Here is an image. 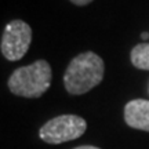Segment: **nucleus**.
Segmentation results:
<instances>
[{"label":"nucleus","instance_id":"nucleus-1","mask_svg":"<svg viewBox=\"0 0 149 149\" xmlns=\"http://www.w3.org/2000/svg\"><path fill=\"white\" fill-rule=\"evenodd\" d=\"M105 65L100 55L93 51H86L76 55L64 74V84L72 95L84 94L98 86L104 79Z\"/></svg>","mask_w":149,"mask_h":149},{"label":"nucleus","instance_id":"nucleus-2","mask_svg":"<svg viewBox=\"0 0 149 149\" xmlns=\"http://www.w3.org/2000/svg\"><path fill=\"white\" fill-rule=\"evenodd\" d=\"M51 84V68L44 59L28 66H21L8 79V88L13 94L26 98H39Z\"/></svg>","mask_w":149,"mask_h":149},{"label":"nucleus","instance_id":"nucleus-3","mask_svg":"<svg viewBox=\"0 0 149 149\" xmlns=\"http://www.w3.org/2000/svg\"><path fill=\"white\" fill-rule=\"evenodd\" d=\"M87 123L76 115H61L48 120L39 131L40 138L47 144H62L73 141L86 133Z\"/></svg>","mask_w":149,"mask_h":149},{"label":"nucleus","instance_id":"nucleus-4","mask_svg":"<svg viewBox=\"0 0 149 149\" xmlns=\"http://www.w3.org/2000/svg\"><path fill=\"white\" fill-rule=\"evenodd\" d=\"M32 40V29L26 22L14 19L8 22L1 36V54L8 61L21 59L29 50Z\"/></svg>","mask_w":149,"mask_h":149},{"label":"nucleus","instance_id":"nucleus-5","mask_svg":"<svg viewBox=\"0 0 149 149\" xmlns=\"http://www.w3.org/2000/svg\"><path fill=\"white\" fill-rule=\"evenodd\" d=\"M124 120L130 127L149 131V101L133 100L124 107Z\"/></svg>","mask_w":149,"mask_h":149},{"label":"nucleus","instance_id":"nucleus-6","mask_svg":"<svg viewBox=\"0 0 149 149\" xmlns=\"http://www.w3.org/2000/svg\"><path fill=\"white\" fill-rule=\"evenodd\" d=\"M131 62L138 69L149 70V43H139L131 50Z\"/></svg>","mask_w":149,"mask_h":149},{"label":"nucleus","instance_id":"nucleus-7","mask_svg":"<svg viewBox=\"0 0 149 149\" xmlns=\"http://www.w3.org/2000/svg\"><path fill=\"white\" fill-rule=\"evenodd\" d=\"M70 1L76 6H86V4H88V3H91L93 0H70Z\"/></svg>","mask_w":149,"mask_h":149},{"label":"nucleus","instance_id":"nucleus-8","mask_svg":"<svg viewBox=\"0 0 149 149\" xmlns=\"http://www.w3.org/2000/svg\"><path fill=\"white\" fill-rule=\"evenodd\" d=\"M74 149H100V148L91 146V145H83V146H77V148H74Z\"/></svg>","mask_w":149,"mask_h":149},{"label":"nucleus","instance_id":"nucleus-9","mask_svg":"<svg viewBox=\"0 0 149 149\" xmlns=\"http://www.w3.org/2000/svg\"><path fill=\"white\" fill-rule=\"evenodd\" d=\"M141 37H142V39H148V37H149V33L148 32H144L142 35H141Z\"/></svg>","mask_w":149,"mask_h":149}]
</instances>
